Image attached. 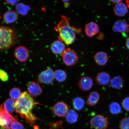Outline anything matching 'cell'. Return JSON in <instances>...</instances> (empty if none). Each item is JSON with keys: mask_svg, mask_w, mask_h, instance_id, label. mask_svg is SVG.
<instances>
[{"mask_svg": "<svg viewBox=\"0 0 129 129\" xmlns=\"http://www.w3.org/2000/svg\"><path fill=\"white\" fill-rule=\"evenodd\" d=\"M35 104L34 100L29 93L24 91L16 101V112L20 114L22 118H25L27 123L33 124L37 119L31 112Z\"/></svg>", "mask_w": 129, "mask_h": 129, "instance_id": "6da1fadb", "label": "cell"}, {"mask_svg": "<svg viewBox=\"0 0 129 129\" xmlns=\"http://www.w3.org/2000/svg\"><path fill=\"white\" fill-rule=\"evenodd\" d=\"M54 29L58 32V39L67 46L72 44L75 41L76 35L80 34L82 32V29L71 26L68 19L64 15L61 16L60 22Z\"/></svg>", "mask_w": 129, "mask_h": 129, "instance_id": "7a4b0ae2", "label": "cell"}, {"mask_svg": "<svg viewBox=\"0 0 129 129\" xmlns=\"http://www.w3.org/2000/svg\"><path fill=\"white\" fill-rule=\"evenodd\" d=\"M17 41V35L13 29L0 26V49H8L12 47Z\"/></svg>", "mask_w": 129, "mask_h": 129, "instance_id": "3957f363", "label": "cell"}, {"mask_svg": "<svg viewBox=\"0 0 129 129\" xmlns=\"http://www.w3.org/2000/svg\"><path fill=\"white\" fill-rule=\"evenodd\" d=\"M17 120V117L4 110L3 104L0 105V129H11L12 123Z\"/></svg>", "mask_w": 129, "mask_h": 129, "instance_id": "277c9868", "label": "cell"}, {"mask_svg": "<svg viewBox=\"0 0 129 129\" xmlns=\"http://www.w3.org/2000/svg\"><path fill=\"white\" fill-rule=\"evenodd\" d=\"M109 124L107 119L101 114L95 115L90 121V126L95 129H106Z\"/></svg>", "mask_w": 129, "mask_h": 129, "instance_id": "5b68a950", "label": "cell"}, {"mask_svg": "<svg viewBox=\"0 0 129 129\" xmlns=\"http://www.w3.org/2000/svg\"><path fill=\"white\" fill-rule=\"evenodd\" d=\"M62 58L66 65L71 66L75 65L78 60V56L75 51L70 48H66L62 53Z\"/></svg>", "mask_w": 129, "mask_h": 129, "instance_id": "8992f818", "label": "cell"}, {"mask_svg": "<svg viewBox=\"0 0 129 129\" xmlns=\"http://www.w3.org/2000/svg\"><path fill=\"white\" fill-rule=\"evenodd\" d=\"M52 112L58 117H65L69 110V106L65 103L62 101H58L53 106Z\"/></svg>", "mask_w": 129, "mask_h": 129, "instance_id": "52a82bcc", "label": "cell"}, {"mask_svg": "<svg viewBox=\"0 0 129 129\" xmlns=\"http://www.w3.org/2000/svg\"><path fill=\"white\" fill-rule=\"evenodd\" d=\"M54 78V72L50 68L40 73L38 77L40 83L46 84L52 83Z\"/></svg>", "mask_w": 129, "mask_h": 129, "instance_id": "ba28073f", "label": "cell"}, {"mask_svg": "<svg viewBox=\"0 0 129 129\" xmlns=\"http://www.w3.org/2000/svg\"><path fill=\"white\" fill-rule=\"evenodd\" d=\"M29 52L26 48L23 46H19L15 48L14 56L18 60L21 62H25L28 59Z\"/></svg>", "mask_w": 129, "mask_h": 129, "instance_id": "9c48e42d", "label": "cell"}, {"mask_svg": "<svg viewBox=\"0 0 129 129\" xmlns=\"http://www.w3.org/2000/svg\"><path fill=\"white\" fill-rule=\"evenodd\" d=\"M93 84V79L87 76L81 77L77 83L79 88L83 91H89L92 88Z\"/></svg>", "mask_w": 129, "mask_h": 129, "instance_id": "30bf717a", "label": "cell"}, {"mask_svg": "<svg viewBox=\"0 0 129 129\" xmlns=\"http://www.w3.org/2000/svg\"><path fill=\"white\" fill-rule=\"evenodd\" d=\"M113 31L123 34H127L129 32V25L126 21L119 20L116 22L113 25Z\"/></svg>", "mask_w": 129, "mask_h": 129, "instance_id": "8fae6325", "label": "cell"}, {"mask_svg": "<svg viewBox=\"0 0 129 129\" xmlns=\"http://www.w3.org/2000/svg\"><path fill=\"white\" fill-rule=\"evenodd\" d=\"M27 90L30 95L34 97L40 95L43 91L42 88L36 82H30L27 86Z\"/></svg>", "mask_w": 129, "mask_h": 129, "instance_id": "7c38bea8", "label": "cell"}, {"mask_svg": "<svg viewBox=\"0 0 129 129\" xmlns=\"http://www.w3.org/2000/svg\"><path fill=\"white\" fill-rule=\"evenodd\" d=\"M85 31L86 36L91 38L99 33V27L95 22H90L85 25Z\"/></svg>", "mask_w": 129, "mask_h": 129, "instance_id": "4fadbf2b", "label": "cell"}, {"mask_svg": "<svg viewBox=\"0 0 129 129\" xmlns=\"http://www.w3.org/2000/svg\"><path fill=\"white\" fill-rule=\"evenodd\" d=\"M111 80L110 75L109 74L105 72L99 73L95 77L96 83L101 86L108 85L110 82Z\"/></svg>", "mask_w": 129, "mask_h": 129, "instance_id": "5bb4252c", "label": "cell"}, {"mask_svg": "<svg viewBox=\"0 0 129 129\" xmlns=\"http://www.w3.org/2000/svg\"><path fill=\"white\" fill-rule=\"evenodd\" d=\"M114 14L119 17H123L128 13V7L124 3L121 2L116 4L113 8Z\"/></svg>", "mask_w": 129, "mask_h": 129, "instance_id": "9a60e30c", "label": "cell"}, {"mask_svg": "<svg viewBox=\"0 0 129 129\" xmlns=\"http://www.w3.org/2000/svg\"><path fill=\"white\" fill-rule=\"evenodd\" d=\"M50 48L52 52L55 54L62 53L66 49L65 44L59 40L53 42L51 45Z\"/></svg>", "mask_w": 129, "mask_h": 129, "instance_id": "2e32d148", "label": "cell"}, {"mask_svg": "<svg viewBox=\"0 0 129 129\" xmlns=\"http://www.w3.org/2000/svg\"><path fill=\"white\" fill-rule=\"evenodd\" d=\"M94 58L96 63L101 66L105 65L109 59L107 54L103 51H100L96 53L94 56Z\"/></svg>", "mask_w": 129, "mask_h": 129, "instance_id": "e0dca14e", "label": "cell"}, {"mask_svg": "<svg viewBox=\"0 0 129 129\" xmlns=\"http://www.w3.org/2000/svg\"><path fill=\"white\" fill-rule=\"evenodd\" d=\"M18 14L15 11H8L3 16L4 21L6 23H12L15 22L18 19Z\"/></svg>", "mask_w": 129, "mask_h": 129, "instance_id": "ac0fdd59", "label": "cell"}, {"mask_svg": "<svg viewBox=\"0 0 129 129\" xmlns=\"http://www.w3.org/2000/svg\"><path fill=\"white\" fill-rule=\"evenodd\" d=\"M110 83L112 88L117 90H120L123 86L124 79L120 76H117L112 79Z\"/></svg>", "mask_w": 129, "mask_h": 129, "instance_id": "d6986e66", "label": "cell"}, {"mask_svg": "<svg viewBox=\"0 0 129 129\" xmlns=\"http://www.w3.org/2000/svg\"><path fill=\"white\" fill-rule=\"evenodd\" d=\"M100 99V93L96 91L92 92L89 95L87 100L89 106L93 107L98 104Z\"/></svg>", "mask_w": 129, "mask_h": 129, "instance_id": "ffe728a7", "label": "cell"}, {"mask_svg": "<svg viewBox=\"0 0 129 129\" xmlns=\"http://www.w3.org/2000/svg\"><path fill=\"white\" fill-rule=\"evenodd\" d=\"M79 118V116L77 113L72 109H69L65 117L67 121L71 124L76 123L78 120Z\"/></svg>", "mask_w": 129, "mask_h": 129, "instance_id": "44dd1931", "label": "cell"}, {"mask_svg": "<svg viewBox=\"0 0 129 129\" xmlns=\"http://www.w3.org/2000/svg\"><path fill=\"white\" fill-rule=\"evenodd\" d=\"M15 101L11 99H8L3 104L4 110L9 113H12L15 111Z\"/></svg>", "mask_w": 129, "mask_h": 129, "instance_id": "7402d4cb", "label": "cell"}, {"mask_svg": "<svg viewBox=\"0 0 129 129\" xmlns=\"http://www.w3.org/2000/svg\"><path fill=\"white\" fill-rule=\"evenodd\" d=\"M15 8L16 12L18 14L23 16L26 15L30 9L29 6L22 3H18L16 4Z\"/></svg>", "mask_w": 129, "mask_h": 129, "instance_id": "603a6c76", "label": "cell"}, {"mask_svg": "<svg viewBox=\"0 0 129 129\" xmlns=\"http://www.w3.org/2000/svg\"><path fill=\"white\" fill-rule=\"evenodd\" d=\"M85 104L84 100L80 97H77L73 100V106L76 110H81L84 107Z\"/></svg>", "mask_w": 129, "mask_h": 129, "instance_id": "cb8c5ba5", "label": "cell"}, {"mask_svg": "<svg viewBox=\"0 0 129 129\" xmlns=\"http://www.w3.org/2000/svg\"><path fill=\"white\" fill-rule=\"evenodd\" d=\"M54 78L57 81L63 82L67 79V74L65 71L57 69L54 72Z\"/></svg>", "mask_w": 129, "mask_h": 129, "instance_id": "d4e9b609", "label": "cell"}, {"mask_svg": "<svg viewBox=\"0 0 129 129\" xmlns=\"http://www.w3.org/2000/svg\"><path fill=\"white\" fill-rule=\"evenodd\" d=\"M110 112L113 115H117L122 112L121 107L120 104L116 102H113L109 105Z\"/></svg>", "mask_w": 129, "mask_h": 129, "instance_id": "484cf974", "label": "cell"}, {"mask_svg": "<svg viewBox=\"0 0 129 129\" xmlns=\"http://www.w3.org/2000/svg\"><path fill=\"white\" fill-rule=\"evenodd\" d=\"M20 89L17 88H13L9 92V96L11 99L14 100H17L21 95Z\"/></svg>", "mask_w": 129, "mask_h": 129, "instance_id": "4316f807", "label": "cell"}, {"mask_svg": "<svg viewBox=\"0 0 129 129\" xmlns=\"http://www.w3.org/2000/svg\"><path fill=\"white\" fill-rule=\"evenodd\" d=\"M120 129H129V116L123 118L119 124Z\"/></svg>", "mask_w": 129, "mask_h": 129, "instance_id": "83f0119b", "label": "cell"}, {"mask_svg": "<svg viewBox=\"0 0 129 129\" xmlns=\"http://www.w3.org/2000/svg\"><path fill=\"white\" fill-rule=\"evenodd\" d=\"M62 125L63 122L62 121L53 122L50 124L49 129H63Z\"/></svg>", "mask_w": 129, "mask_h": 129, "instance_id": "f1b7e54d", "label": "cell"}, {"mask_svg": "<svg viewBox=\"0 0 129 129\" xmlns=\"http://www.w3.org/2000/svg\"><path fill=\"white\" fill-rule=\"evenodd\" d=\"M122 105L124 109L127 112H129V96L124 98L122 101Z\"/></svg>", "mask_w": 129, "mask_h": 129, "instance_id": "f546056e", "label": "cell"}, {"mask_svg": "<svg viewBox=\"0 0 129 129\" xmlns=\"http://www.w3.org/2000/svg\"><path fill=\"white\" fill-rule=\"evenodd\" d=\"M9 79V76L7 73L2 69H0V80L3 82H6Z\"/></svg>", "mask_w": 129, "mask_h": 129, "instance_id": "4dcf8cb0", "label": "cell"}, {"mask_svg": "<svg viewBox=\"0 0 129 129\" xmlns=\"http://www.w3.org/2000/svg\"><path fill=\"white\" fill-rule=\"evenodd\" d=\"M11 129H24V126L21 122L15 121L13 122L11 126Z\"/></svg>", "mask_w": 129, "mask_h": 129, "instance_id": "1f68e13d", "label": "cell"}, {"mask_svg": "<svg viewBox=\"0 0 129 129\" xmlns=\"http://www.w3.org/2000/svg\"><path fill=\"white\" fill-rule=\"evenodd\" d=\"M17 1H6V3L10 5H14L17 4Z\"/></svg>", "mask_w": 129, "mask_h": 129, "instance_id": "d6a6232c", "label": "cell"}, {"mask_svg": "<svg viewBox=\"0 0 129 129\" xmlns=\"http://www.w3.org/2000/svg\"><path fill=\"white\" fill-rule=\"evenodd\" d=\"M126 47L129 50V38H127L126 41Z\"/></svg>", "mask_w": 129, "mask_h": 129, "instance_id": "836d02e7", "label": "cell"}, {"mask_svg": "<svg viewBox=\"0 0 129 129\" xmlns=\"http://www.w3.org/2000/svg\"><path fill=\"white\" fill-rule=\"evenodd\" d=\"M122 1H119V0H117V1H111L112 2L114 3V4H119V3H120L122 2Z\"/></svg>", "mask_w": 129, "mask_h": 129, "instance_id": "e575fe53", "label": "cell"}, {"mask_svg": "<svg viewBox=\"0 0 129 129\" xmlns=\"http://www.w3.org/2000/svg\"><path fill=\"white\" fill-rule=\"evenodd\" d=\"M126 2L127 7L129 8V1H127Z\"/></svg>", "mask_w": 129, "mask_h": 129, "instance_id": "d590c367", "label": "cell"}, {"mask_svg": "<svg viewBox=\"0 0 129 129\" xmlns=\"http://www.w3.org/2000/svg\"><path fill=\"white\" fill-rule=\"evenodd\" d=\"M1 13H0V19H1Z\"/></svg>", "mask_w": 129, "mask_h": 129, "instance_id": "8d00e7d4", "label": "cell"}]
</instances>
